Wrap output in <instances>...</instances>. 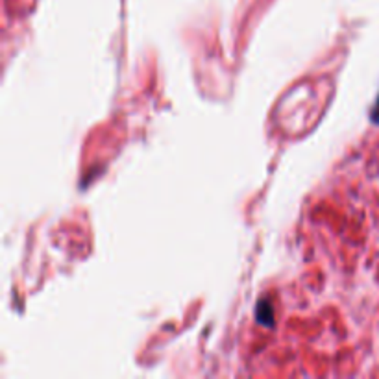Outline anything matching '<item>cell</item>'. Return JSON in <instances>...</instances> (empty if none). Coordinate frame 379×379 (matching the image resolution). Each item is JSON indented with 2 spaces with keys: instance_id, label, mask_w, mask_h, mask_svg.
<instances>
[{
  "instance_id": "obj_1",
  "label": "cell",
  "mask_w": 379,
  "mask_h": 379,
  "mask_svg": "<svg viewBox=\"0 0 379 379\" xmlns=\"http://www.w3.org/2000/svg\"><path fill=\"white\" fill-rule=\"evenodd\" d=\"M255 316H257V322H259V324L272 328V325H274V309H272L271 302L261 300L259 305H257V311H255Z\"/></svg>"
},
{
  "instance_id": "obj_2",
  "label": "cell",
  "mask_w": 379,
  "mask_h": 379,
  "mask_svg": "<svg viewBox=\"0 0 379 379\" xmlns=\"http://www.w3.org/2000/svg\"><path fill=\"white\" fill-rule=\"evenodd\" d=\"M370 117H372V120H374L376 124H379V97H378V100H376V106L372 108V113H370Z\"/></svg>"
}]
</instances>
